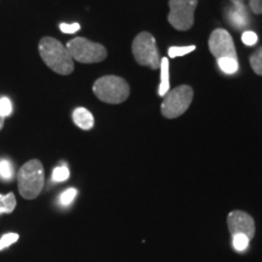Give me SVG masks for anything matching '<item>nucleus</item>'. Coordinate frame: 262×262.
Here are the masks:
<instances>
[{
	"mask_svg": "<svg viewBox=\"0 0 262 262\" xmlns=\"http://www.w3.org/2000/svg\"><path fill=\"white\" fill-rule=\"evenodd\" d=\"M39 54L50 70L57 74L68 75L74 71V60L67 47L51 37H44L39 41Z\"/></svg>",
	"mask_w": 262,
	"mask_h": 262,
	"instance_id": "1",
	"label": "nucleus"
},
{
	"mask_svg": "<svg viewBox=\"0 0 262 262\" xmlns=\"http://www.w3.org/2000/svg\"><path fill=\"white\" fill-rule=\"evenodd\" d=\"M93 91L98 100L104 103L118 104L127 100L130 86L127 81L117 75H104L94 83Z\"/></svg>",
	"mask_w": 262,
	"mask_h": 262,
	"instance_id": "2",
	"label": "nucleus"
},
{
	"mask_svg": "<svg viewBox=\"0 0 262 262\" xmlns=\"http://www.w3.org/2000/svg\"><path fill=\"white\" fill-rule=\"evenodd\" d=\"M18 191L25 199H34L40 194L44 187V168L40 160H29L19 169Z\"/></svg>",
	"mask_w": 262,
	"mask_h": 262,
	"instance_id": "3",
	"label": "nucleus"
},
{
	"mask_svg": "<svg viewBox=\"0 0 262 262\" xmlns=\"http://www.w3.org/2000/svg\"><path fill=\"white\" fill-rule=\"evenodd\" d=\"M193 100V89L189 85H180L170 90L164 96L162 102V114L168 119L181 117L191 106Z\"/></svg>",
	"mask_w": 262,
	"mask_h": 262,
	"instance_id": "4",
	"label": "nucleus"
},
{
	"mask_svg": "<svg viewBox=\"0 0 262 262\" xmlns=\"http://www.w3.org/2000/svg\"><path fill=\"white\" fill-rule=\"evenodd\" d=\"M67 49L73 60L85 64L102 62L107 57V50L103 45L86 38L72 39L68 41Z\"/></svg>",
	"mask_w": 262,
	"mask_h": 262,
	"instance_id": "5",
	"label": "nucleus"
},
{
	"mask_svg": "<svg viewBox=\"0 0 262 262\" xmlns=\"http://www.w3.org/2000/svg\"><path fill=\"white\" fill-rule=\"evenodd\" d=\"M133 55L136 62L141 66L149 67L150 70L160 68L159 52L156 39L148 32H142L136 35L133 41Z\"/></svg>",
	"mask_w": 262,
	"mask_h": 262,
	"instance_id": "6",
	"label": "nucleus"
},
{
	"mask_svg": "<svg viewBox=\"0 0 262 262\" xmlns=\"http://www.w3.org/2000/svg\"><path fill=\"white\" fill-rule=\"evenodd\" d=\"M198 0H169V24L178 31H188L194 24V11Z\"/></svg>",
	"mask_w": 262,
	"mask_h": 262,
	"instance_id": "7",
	"label": "nucleus"
},
{
	"mask_svg": "<svg viewBox=\"0 0 262 262\" xmlns=\"http://www.w3.org/2000/svg\"><path fill=\"white\" fill-rule=\"evenodd\" d=\"M209 50L216 60L225 57L237 60V51H235L233 39L226 29L217 28L211 33L209 38Z\"/></svg>",
	"mask_w": 262,
	"mask_h": 262,
	"instance_id": "8",
	"label": "nucleus"
},
{
	"mask_svg": "<svg viewBox=\"0 0 262 262\" xmlns=\"http://www.w3.org/2000/svg\"><path fill=\"white\" fill-rule=\"evenodd\" d=\"M227 225L232 237L235 234H244L249 239L254 238L255 221L248 212L242 210L231 211L227 217Z\"/></svg>",
	"mask_w": 262,
	"mask_h": 262,
	"instance_id": "9",
	"label": "nucleus"
},
{
	"mask_svg": "<svg viewBox=\"0 0 262 262\" xmlns=\"http://www.w3.org/2000/svg\"><path fill=\"white\" fill-rule=\"evenodd\" d=\"M228 19L232 27L242 28L248 24V10L244 4L233 5V8L228 10Z\"/></svg>",
	"mask_w": 262,
	"mask_h": 262,
	"instance_id": "10",
	"label": "nucleus"
},
{
	"mask_svg": "<svg viewBox=\"0 0 262 262\" xmlns=\"http://www.w3.org/2000/svg\"><path fill=\"white\" fill-rule=\"evenodd\" d=\"M73 122L75 125L83 130L93 129L95 124L93 114L90 113V111H88L86 108H83V107H79L77 108V110H74Z\"/></svg>",
	"mask_w": 262,
	"mask_h": 262,
	"instance_id": "11",
	"label": "nucleus"
},
{
	"mask_svg": "<svg viewBox=\"0 0 262 262\" xmlns=\"http://www.w3.org/2000/svg\"><path fill=\"white\" fill-rule=\"evenodd\" d=\"M170 91V77H169V60L163 57L160 60V85L158 89L159 96L164 97Z\"/></svg>",
	"mask_w": 262,
	"mask_h": 262,
	"instance_id": "12",
	"label": "nucleus"
},
{
	"mask_svg": "<svg viewBox=\"0 0 262 262\" xmlns=\"http://www.w3.org/2000/svg\"><path fill=\"white\" fill-rule=\"evenodd\" d=\"M16 208V198L14 193L6 195L0 194V214H11Z\"/></svg>",
	"mask_w": 262,
	"mask_h": 262,
	"instance_id": "13",
	"label": "nucleus"
},
{
	"mask_svg": "<svg viewBox=\"0 0 262 262\" xmlns=\"http://www.w3.org/2000/svg\"><path fill=\"white\" fill-rule=\"evenodd\" d=\"M217 64L220 70L226 74H234L239 68L238 60H235V58H219Z\"/></svg>",
	"mask_w": 262,
	"mask_h": 262,
	"instance_id": "14",
	"label": "nucleus"
},
{
	"mask_svg": "<svg viewBox=\"0 0 262 262\" xmlns=\"http://www.w3.org/2000/svg\"><path fill=\"white\" fill-rule=\"evenodd\" d=\"M0 178L4 181H11L14 179V168L9 160H0Z\"/></svg>",
	"mask_w": 262,
	"mask_h": 262,
	"instance_id": "15",
	"label": "nucleus"
},
{
	"mask_svg": "<svg viewBox=\"0 0 262 262\" xmlns=\"http://www.w3.org/2000/svg\"><path fill=\"white\" fill-rule=\"evenodd\" d=\"M250 66L255 73L257 75H262V47L258 48L257 50L251 55Z\"/></svg>",
	"mask_w": 262,
	"mask_h": 262,
	"instance_id": "16",
	"label": "nucleus"
},
{
	"mask_svg": "<svg viewBox=\"0 0 262 262\" xmlns=\"http://www.w3.org/2000/svg\"><path fill=\"white\" fill-rule=\"evenodd\" d=\"M194 50H195V45H188V47H171L169 49L168 55L170 58L181 57Z\"/></svg>",
	"mask_w": 262,
	"mask_h": 262,
	"instance_id": "17",
	"label": "nucleus"
},
{
	"mask_svg": "<svg viewBox=\"0 0 262 262\" xmlns=\"http://www.w3.org/2000/svg\"><path fill=\"white\" fill-rule=\"evenodd\" d=\"M68 178H70V170L64 165L57 166L52 172V181L54 182H63L68 180Z\"/></svg>",
	"mask_w": 262,
	"mask_h": 262,
	"instance_id": "18",
	"label": "nucleus"
},
{
	"mask_svg": "<svg viewBox=\"0 0 262 262\" xmlns=\"http://www.w3.org/2000/svg\"><path fill=\"white\" fill-rule=\"evenodd\" d=\"M250 243V239L244 234H235L233 235V248L237 251L247 250Z\"/></svg>",
	"mask_w": 262,
	"mask_h": 262,
	"instance_id": "19",
	"label": "nucleus"
},
{
	"mask_svg": "<svg viewBox=\"0 0 262 262\" xmlns=\"http://www.w3.org/2000/svg\"><path fill=\"white\" fill-rule=\"evenodd\" d=\"M77 196V189L75 188H68L62 193L60 196V203L62 205H70L72 202L74 201V198Z\"/></svg>",
	"mask_w": 262,
	"mask_h": 262,
	"instance_id": "20",
	"label": "nucleus"
},
{
	"mask_svg": "<svg viewBox=\"0 0 262 262\" xmlns=\"http://www.w3.org/2000/svg\"><path fill=\"white\" fill-rule=\"evenodd\" d=\"M12 113V103L8 97L0 98V116L9 117Z\"/></svg>",
	"mask_w": 262,
	"mask_h": 262,
	"instance_id": "21",
	"label": "nucleus"
},
{
	"mask_svg": "<svg viewBox=\"0 0 262 262\" xmlns=\"http://www.w3.org/2000/svg\"><path fill=\"white\" fill-rule=\"evenodd\" d=\"M18 234L17 233H8L5 235H3L2 238H0V250H3V249H5L6 247H10L11 244L16 243V242L18 241Z\"/></svg>",
	"mask_w": 262,
	"mask_h": 262,
	"instance_id": "22",
	"label": "nucleus"
},
{
	"mask_svg": "<svg viewBox=\"0 0 262 262\" xmlns=\"http://www.w3.org/2000/svg\"><path fill=\"white\" fill-rule=\"evenodd\" d=\"M257 40H258L257 34L251 31L244 32L243 35H242V41H243L247 47H253V45L256 44Z\"/></svg>",
	"mask_w": 262,
	"mask_h": 262,
	"instance_id": "23",
	"label": "nucleus"
},
{
	"mask_svg": "<svg viewBox=\"0 0 262 262\" xmlns=\"http://www.w3.org/2000/svg\"><path fill=\"white\" fill-rule=\"evenodd\" d=\"M60 29L63 33H67V34H73V33L79 31L80 25L79 24H72V25L61 24L60 25Z\"/></svg>",
	"mask_w": 262,
	"mask_h": 262,
	"instance_id": "24",
	"label": "nucleus"
},
{
	"mask_svg": "<svg viewBox=\"0 0 262 262\" xmlns=\"http://www.w3.org/2000/svg\"><path fill=\"white\" fill-rule=\"evenodd\" d=\"M249 6L255 15L262 14V0H249Z\"/></svg>",
	"mask_w": 262,
	"mask_h": 262,
	"instance_id": "25",
	"label": "nucleus"
},
{
	"mask_svg": "<svg viewBox=\"0 0 262 262\" xmlns=\"http://www.w3.org/2000/svg\"><path fill=\"white\" fill-rule=\"evenodd\" d=\"M247 2V0H231V3L233 5H239V4H244V3Z\"/></svg>",
	"mask_w": 262,
	"mask_h": 262,
	"instance_id": "26",
	"label": "nucleus"
},
{
	"mask_svg": "<svg viewBox=\"0 0 262 262\" xmlns=\"http://www.w3.org/2000/svg\"><path fill=\"white\" fill-rule=\"evenodd\" d=\"M4 122H5V118L0 116V130H2L3 126H4Z\"/></svg>",
	"mask_w": 262,
	"mask_h": 262,
	"instance_id": "27",
	"label": "nucleus"
}]
</instances>
